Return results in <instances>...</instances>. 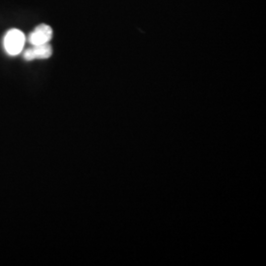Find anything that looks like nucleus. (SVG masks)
<instances>
[{"label": "nucleus", "instance_id": "f257e3e1", "mask_svg": "<svg viewBox=\"0 0 266 266\" xmlns=\"http://www.w3.org/2000/svg\"><path fill=\"white\" fill-rule=\"evenodd\" d=\"M26 43V37L21 30L11 29L7 31L3 39L4 49L11 56L18 55L22 52Z\"/></svg>", "mask_w": 266, "mask_h": 266}, {"label": "nucleus", "instance_id": "f03ea898", "mask_svg": "<svg viewBox=\"0 0 266 266\" xmlns=\"http://www.w3.org/2000/svg\"><path fill=\"white\" fill-rule=\"evenodd\" d=\"M52 28L46 24H41L35 28V30L29 36V43L32 45H41L49 44L52 39Z\"/></svg>", "mask_w": 266, "mask_h": 266}, {"label": "nucleus", "instance_id": "7ed1b4c3", "mask_svg": "<svg viewBox=\"0 0 266 266\" xmlns=\"http://www.w3.org/2000/svg\"><path fill=\"white\" fill-rule=\"evenodd\" d=\"M52 54V47L49 44L41 45H32L24 51V59L32 61L36 59H47Z\"/></svg>", "mask_w": 266, "mask_h": 266}]
</instances>
